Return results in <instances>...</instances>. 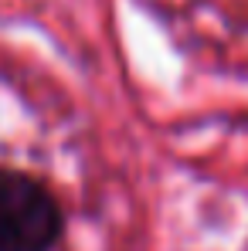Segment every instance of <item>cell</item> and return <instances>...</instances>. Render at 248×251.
Masks as SVG:
<instances>
[{"label":"cell","instance_id":"6da1fadb","mask_svg":"<svg viewBox=\"0 0 248 251\" xmlns=\"http://www.w3.org/2000/svg\"><path fill=\"white\" fill-rule=\"evenodd\" d=\"M65 210L51 187L14 167H0V251H55Z\"/></svg>","mask_w":248,"mask_h":251}]
</instances>
